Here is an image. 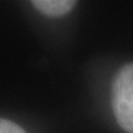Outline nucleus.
I'll return each mask as SVG.
<instances>
[{
  "label": "nucleus",
  "instance_id": "obj_1",
  "mask_svg": "<svg viewBox=\"0 0 133 133\" xmlns=\"http://www.w3.org/2000/svg\"><path fill=\"white\" fill-rule=\"evenodd\" d=\"M111 107L118 126L133 133V62L115 72L111 84Z\"/></svg>",
  "mask_w": 133,
  "mask_h": 133
},
{
  "label": "nucleus",
  "instance_id": "obj_2",
  "mask_svg": "<svg viewBox=\"0 0 133 133\" xmlns=\"http://www.w3.org/2000/svg\"><path fill=\"white\" fill-rule=\"evenodd\" d=\"M31 5L43 15L58 18V16L70 14L76 8L77 2H72V0H34L31 2Z\"/></svg>",
  "mask_w": 133,
  "mask_h": 133
},
{
  "label": "nucleus",
  "instance_id": "obj_3",
  "mask_svg": "<svg viewBox=\"0 0 133 133\" xmlns=\"http://www.w3.org/2000/svg\"><path fill=\"white\" fill-rule=\"evenodd\" d=\"M0 133H25V130L9 120L0 118Z\"/></svg>",
  "mask_w": 133,
  "mask_h": 133
}]
</instances>
